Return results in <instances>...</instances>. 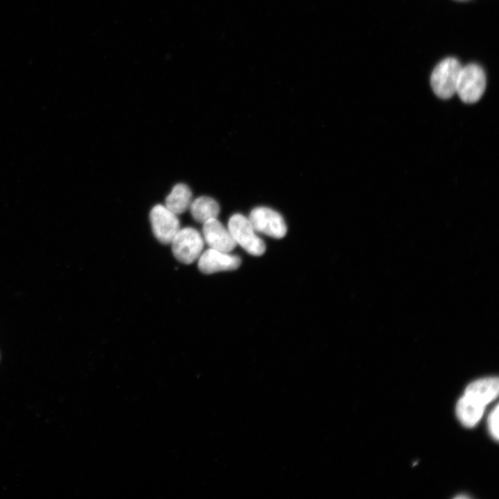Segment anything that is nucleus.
I'll return each instance as SVG.
<instances>
[{"instance_id":"0eeeda50","label":"nucleus","mask_w":499,"mask_h":499,"mask_svg":"<svg viewBox=\"0 0 499 499\" xmlns=\"http://www.w3.org/2000/svg\"><path fill=\"white\" fill-rule=\"evenodd\" d=\"M241 263L240 259L229 252L209 248L198 258V266L204 274H213L220 271L234 270Z\"/></svg>"},{"instance_id":"9d476101","label":"nucleus","mask_w":499,"mask_h":499,"mask_svg":"<svg viewBox=\"0 0 499 499\" xmlns=\"http://www.w3.org/2000/svg\"><path fill=\"white\" fill-rule=\"evenodd\" d=\"M484 408L485 405L464 394L457 403L456 414L464 426L471 428L479 422Z\"/></svg>"},{"instance_id":"f257e3e1","label":"nucleus","mask_w":499,"mask_h":499,"mask_svg":"<svg viewBox=\"0 0 499 499\" xmlns=\"http://www.w3.org/2000/svg\"><path fill=\"white\" fill-rule=\"evenodd\" d=\"M227 229L236 245L247 253L261 256L265 252V243L257 236L248 218L240 213L234 214L229 220Z\"/></svg>"},{"instance_id":"9b49d317","label":"nucleus","mask_w":499,"mask_h":499,"mask_svg":"<svg viewBox=\"0 0 499 499\" xmlns=\"http://www.w3.org/2000/svg\"><path fill=\"white\" fill-rule=\"evenodd\" d=\"M192 202V193L189 187L183 183L175 185L166 197L165 206L176 215L181 214L189 209Z\"/></svg>"},{"instance_id":"ddd939ff","label":"nucleus","mask_w":499,"mask_h":499,"mask_svg":"<svg viewBox=\"0 0 499 499\" xmlns=\"http://www.w3.org/2000/svg\"><path fill=\"white\" fill-rule=\"evenodd\" d=\"M498 412H499V407L498 405H496L495 408L492 410L491 414H489V419H488V423H489V429L492 435V436L496 439H498Z\"/></svg>"},{"instance_id":"7ed1b4c3","label":"nucleus","mask_w":499,"mask_h":499,"mask_svg":"<svg viewBox=\"0 0 499 499\" xmlns=\"http://www.w3.org/2000/svg\"><path fill=\"white\" fill-rule=\"evenodd\" d=\"M486 87V76L483 69L478 64H469L462 67L456 93L462 101L473 103L482 96Z\"/></svg>"},{"instance_id":"6e6552de","label":"nucleus","mask_w":499,"mask_h":499,"mask_svg":"<svg viewBox=\"0 0 499 499\" xmlns=\"http://www.w3.org/2000/svg\"><path fill=\"white\" fill-rule=\"evenodd\" d=\"M202 234L203 239L209 248L230 252L236 246L228 229L217 218L203 223Z\"/></svg>"},{"instance_id":"f8f14e48","label":"nucleus","mask_w":499,"mask_h":499,"mask_svg":"<svg viewBox=\"0 0 499 499\" xmlns=\"http://www.w3.org/2000/svg\"><path fill=\"white\" fill-rule=\"evenodd\" d=\"M189 209L194 220L202 223L216 218L220 212L218 202L208 196H200L192 200Z\"/></svg>"},{"instance_id":"423d86ee","label":"nucleus","mask_w":499,"mask_h":499,"mask_svg":"<svg viewBox=\"0 0 499 499\" xmlns=\"http://www.w3.org/2000/svg\"><path fill=\"white\" fill-rule=\"evenodd\" d=\"M150 220L156 238L163 244H170L180 229L177 215L165 205L157 204L150 211Z\"/></svg>"},{"instance_id":"20e7f679","label":"nucleus","mask_w":499,"mask_h":499,"mask_svg":"<svg viewBox=\"0 0 499 499\" xmlns=\"http://www.w3.org/2000/svg\"><path fill=\"white\" fill-rule=\"evenodd\" d=\"M174 256L181 263L191 264L198 259L204 247V239L193 227L180 229L172 242Z\"/></svg>"},{"instance_id":"1a4fd4ad","label":"nucleus","mask_w":499,"mask_h":499,"mask_svg":"<svg viewBox=\"0 0 499 499\" xmlns=\"http://www.w3.org/2000/svg\"><path fill=\"white\" fill-rule=\"evenodd\" d=\"M498 378H486L470 383L466 387L464 394L486 405L498 396Z\"/></svg>"},{"instance_id":"4468645a","label":"nucleus","mask_w":499,"mask_h":499,"mask_svg":"<svg viewBox=\"0 0 499 499\" xmlns=\"http://www.w3.org/2000/svg\"><path fill=\"white\" fill-rule=\"evenodd\" d=\"M455 498H469V497L466 496H458Z\"/></svg>"},{"instance_id":"f03ea898","label":"nucleus","mask_w":499,"mask_h":499,"mask_svg":"<svg viewBox=\"0 0 499 499\" xmlns=\"http://www.w3.org/2000/svg\"><path fill=\"white\" fill-rule=\"evenodd\" d=\"M461 69L459 61L454 58H447L436 66L430 77V84L437 96L446 99L456 93Z\"/></svg>"},{"instance_id":"39448f33","label":"nucleus","mask_w":499,"mask_h":499,"mask_svg":"<svg viewBox=\"0 0 499 499\" xmlns=\"http://www.w3.org/2000/svg\"><path fill=\"white\" fill-rule=\"evenodd\" d=\"M256 232L281 238L287 232V227L283 217L276 211L264 207L253 209L248 218Z\"/></svg>"}]
</instances>
